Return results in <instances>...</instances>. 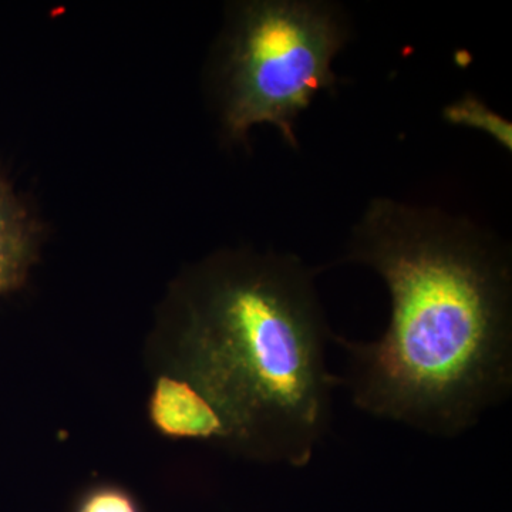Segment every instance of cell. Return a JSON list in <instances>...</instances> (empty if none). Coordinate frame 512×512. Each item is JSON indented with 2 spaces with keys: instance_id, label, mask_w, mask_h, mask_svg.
<instances>
[{
  "instance_id": "1",
  "label": "cell",
  "mask_w": 512,
  "mask_h": 512,
  "mask_svg": "<svg viewBox=\"0 0 512 512\" xmlns=\"http://www.w3.org/2000/svg\"><path fill=\"white\" fill-rule=\"evenodd\" d=\"M343 262L372 269L390 296L379 339L333 336L357 409L453 439L512 389V266L503 242L439 208L373 198Z\"/></svg>"
},
{
  "instance_id": "2",
  "label": "cell",
  "mask_w": 512,
  "mask_h": 512,
  "mask_svg": "<svg viewBox=\"0 0 512 512\" xmlns=\"http://www.w3.org/2000/svg\"><path fill=\"white\" fill-rule=\"evenodd\" d=\"M316 269L292 254L229 255L208 266L181 335L183 377L221 414L235 444L305 468L330 429L342 379Z\"/></svg>"
},
{
  "instance_id": "3",
  "label": "cell",
  "mask_w": 512,
  "mask_h": 512,
  "mask_svg": "<svg viewBox=\"0 0 512 512\" xmlns=\"http://www.w3.org/2000/svg\"><path fill=\"white\" fill-rule=\"evenodd\" d=\"M234 29L224 69L225 130L241 140L271 124L298 147L296 120L338 86L332 63L348 42V19L323 0H255L242 6Z\"/></svg>"
},
{
  "instance_id": "4",
  "label": "cell",
  "mask_w": 512,
  "mask_h": 512,
  "mask_svg": "<svg viewBox=\"0 0 512 512\" xmlns=\"http://www.w3.org/2000/svg\"><path fill=\"white\" fill-rule=\"evenodd\" d=\"M151 424L158 433L175 440H229L221 414L183 376H161L148 402Z\"/></svg>"
},
{
  "instance_id": "5",
  "label": "cell",
  "mask_w": 512,
  "mask_h": 512,
  "mask_svg": "<svg viewBox=\"0 0 512 512\" xmlns=\"http://www.w3.org/2000/svg\"><path fill=\"white\" fill-rule=\"evenodd\" d=\"M35 259V224L12 185L0 175V298L25 284Z\"/></svg>"
},
{
  "instance_id": "6",
  "label": "cell",
  "mask_w": 512,
  "mask_h": 512,
  "mask_svg": "<svg viewBox=\"0 0 512 512\" xmlns=\"http://www.w3.org/2000/svg\"><path fill=\"white\" fill-rule=\"evenodd\" d=\"M443 119L451 126L473 128L493 138L504 150L512 151V123L488 107L473 93L464 94L448 104Z\"/></svg>"
},
{
  "instance_id": "7",
  "label": "cell",
  "mask_w": 512,
  "mask_h": 512,
  "mask_svg": "<svg viewBox=\"0 0 512 512\" xmlns=\"http://www.w3.org/2000/svg\"><path fill=\"white\" fill-rule=\"evenodd\" d=\"M74 512H143L134 495L117 485H100L87 491Z\"/></svg>"
}]
</instances>
